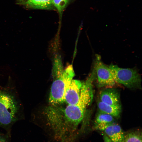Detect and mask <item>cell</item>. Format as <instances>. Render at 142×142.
Returning <instances> with one entry per match:
<instances>
[{
    "label": "cell",
    "mask_w": 142,
    "mask_h": 142,
    "mask_svg": "<svg viewBox=\"0 0 142 142\" xmlns=\"http://www.w3.org/2000/svg\"><path fill=\"white\" fill-rule=\"evenodd\" d=\"M114 118L110 115L99 111L96 117L95 124H107L115 123Z\"/></svg>",
    "instance_id": "11"
},
{
    "label": "cell",
    "mask_w": 142,
    "mask_h": 142,
    "mask_svg": "<svg viewBox=\"0 0 142 142\" xmlns=\"http://www.w3.org/2000/svg\"><path fill=\"white\" fill-rule=\"evenodd\" d=\"M92 75L82 86L79 100L73 105H68L65 108L67 113L75 120L81 122L83 120L86 109L92 102L93 96Z\"/></svg>",
    "instance_id": "2"
},
{
    "label": "cell",
    "mask_w": 142,
    "mask_h": 142,
    "mask_svg": "<svg viewBox=\"0 0 142 142\" xmlns=\"http://www.w3.org/2000/svg\"><path fill=\"white\" fill-rule=\"evenodd\" d=\"M20 0L21 1H23V0Z\"/></svg>",
    "instance_id": "16"
},
{
    "label": "cell",
    "mask_w": 142,
    "mask_h": 142,
    "mask_svg": "<svg viewBox=\"0 0 142 142\" xmlns=\"http://www.w3.org/2000/svg\"><path fill=\"white\" fill-rule=\"evenodd\" d=\"M0 142H7L5 137L0 135Z\"/></svg>",
    "instance_id": "15"
},
{
    "label": "cell",
    "mask_w": 142,
    "mask_h": 142,
    "mask_svg": "<svg viewBox=\"0 0 142 142\" xmlns=\"http://www.w3.org/2000/svg\"><path fill=\"white\" fill-rule=\"evenodd\" d=\"M83 83L79 80L72 79L65 93V101L68 105H73L78 102Z\"/></svg>",
    "instance_id": "6"
},
{
    "label": "cell",
    "mask_w": 142,
    "mask_h": 142,
    "mask_svg": "<svg viewBox=\"0 0 142 142\" xmlns=\"http://www.w3.org/2000/svg\"><path fill=\"white\" fill-rule=\"evenodd\" d=\"M75 75L72 65H69L62 73L54 78L51 88L49 102L54 106L65 102L66 90Z\"/></svg>",
    "instance_id": "3"
},
{
    "label": "cell",
    "mask_w": 142,
    "mask_h": 142,
    "mask_svg": "<svg viewBox=\"0 0 142 142\" xmlns=\"http://www.w3.org/2000/svg\"><path fill=\"white\" fill-rule=\"evenodd\" d=\"M116 82L131 89L140 88L141 78L137 71L133 68H124L111 64L109 66Z\"/></svg>",
    "instance_id": "4"
},
{
    "label": "cell",
    "mask_w": 142,
    "mask_h": 142,
    "mask_svg": "<svg viewBox=\"0 0 142 142\" xmlns=\"http://www.w3.org/2000/svg\"></svg>",
    "instance_id": "17"
},
{
    "label": "cell",
    "mask_w": 142,
    "mask_h": 142,
    "mask_svg": "<svg viewBox=\"0 0 142 142\" xmlns=\"http://www.w3.org/2000/svg\"><path fill=\"white\" fill-rule=\"evenodd\" d=\"M99 111L110 115L114 118H119L121 112V106L111 105L99 101L97 103Z\"/></svg>",
    "instance_id": "9"
},
{
    "label": "cell",
    "mask_w": 142,
    "mask_h": 142,
    "mask_svg": "<svg viewBox=\"0 0 142 142\" xmlns=\"http://www.w3.org/2000/svg\"><path fill=\"white\" fill-rule=\"evenodd\" d=\"M103 138L104 142H114L111 140L106 135L104 134Z\"/></svg>",
    "instance_id": "14"
},
{
    "label": "cell",
    "mask_w": 142,
    "mask_h": 142,
    "mask_svg": "<svg viewBox=\"0 0 142 142\" xmlns=\"http://www.w3.org/2000/svg\"><path fill=\"white\" fill-rule=\"evenodd\" d=\"M98 78V85L100 87H111L114 86V81L109 67L98 59L95 65Z\"/></svg>",
    "instance_id": "5"
},
{
    "label": "cell",
    "mask_w": 142,
    "mask_h": 142,
    "mask_svg": "<svg viewBox=\"0 0 142 142\" xmlns=\"http://www.w3.org/2000/svg\"><path fill=\"white\" fill-rule=\"evenodd\" d=\"M122 142H142L141 136L138 133L131 132L125 135Z\"/></svg>",
    "instance_id": "12"
},
{
    "label": "cell",
    "mask_w": 142,
    "mask_h": 142,
    "mask_svg": "<svg viewBox=\"0 0 142 142\" xmlns=\"http://www.w3.org/2000/svg\"><path fill=\"white\" fill-rule=\"evenodd\" d=\"M53 5L61 13L68 3L69 0H52Z\"/></svg>",
    "instance_id": "13"
},
{
    "label": "cell",
    "mask_w": 142,
    "mask_h": 142,
    "mask_svg": "<svg viewBox=\"0 0 142 142\" xmlns=\"http://www.w3.org/2000/svg\"><path fill=\"white\" fill-rule=\"evenodd\" d=\"M23 107L16 93L0 86V126H11L22 118Z\"/></svg>",
    "instance_id": "1"
},
{
    "label": "cell",
    "mask_w": 142,
    "mask_h": 142,
    "mask_svg": "<svg viewBox=\"0 0 142 142\" xmlns=\"http://www.w3.org/2000/svg\"><path fill=\"white\" fill-rule=\"evenodd\" d=\"M102 131L114 142H122L124 139L125 135L122 128L115 123L108 125Z\"/></svg>",
    "instance_id": "8"
},
{
    "label": "cell",
    "mask_w": 142,
    "mask_h": 142,
    "mask_svg": "<svg viewBox=\"0 0 142 142\" xmlns=\"http://www.w3.org/2000/svg\"><path fill=\"white\" fill-rule=\"evenodd\" d=\"M26 3L32 8L41 9L50 8L53 5L52 0H28Z\"/></svg>",
    "instance_id": "10"
},
{
    "label": "cell",
    "mask_w": 142,
    "mask_h": 142,
    "mask_svg": "<svg viewBox=\"0 0 142 142\" xmlns=\"http://www.w3.org/2000/svg\"><path fill=\"white\" fill-rule=\"evenodd\" d=\"M100 100L113 106H120L119 93L115 89L108 88L102 91L99 95Z\"/></svg>",
    "instance_id": "7"
}]
</instances>
